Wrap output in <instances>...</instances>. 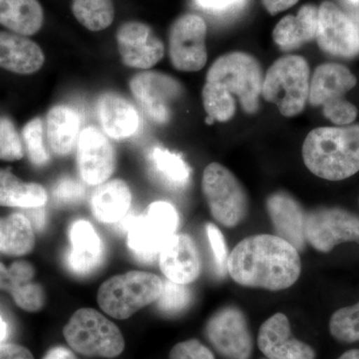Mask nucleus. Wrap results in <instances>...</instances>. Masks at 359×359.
<instances>
[{
  "label": "nucleus",
  "mask_w": 359,
  "mask_h": 359,
  "mask_svg": "<svg viewBox=\"0 0 359 359\" xmlns=\"http://www.w3.org/2000/svg\"><path fill=\"white\" fill-rule=\"evenodd\" d=\"M228 273L243 287L278 292L299 280L301 257L294 245L278 236H250L233 248Z\"/></svg>",
  "instance_id": "f257e3e1"
},
{
  "label": "nucleus",
  "mask_w": 359,
  "mask_h": 359,
  "mask_svg": "<svg viewBox=\"0 0 359 359\" xmlns=\"http://www.w3.org/2000/svg\"><path fill=\"white\" fill-rule=\"evenodd\" d=\"M263 73L256 58L244 52H231L212 63L203 88L207 122H226L235 115L237 96L243 110L254 114L259 109Z\"/></svg>",
  "instance_id": "f03ea898"
},
{
  "label": "nucleus",
  "mask_w": 359,
  "mask_h": 359,
  "mask_svg": "<svg viewBox=\"0 0 359 359\" xmlns=\"http://www.w3.org/2000/svg\"><path fill=\"white\" fill-rule=\"evenodd\" d=\"M306 168L327 181H342L359 172V124L321 127L309 132L302 145Z\"/></svg>",
  "instance_id": "7ed1b4c3"
},
{
  "label": "nucleus",
  "mask_w": 359,
  "mask_h": 359,
  "mask_svg": "<svg viewBox=\"0 0 359 359\" xmlns=\"http://www.w3.org/2000/svg\"><path fill=\"white\" fill-rule=\"evenodd\" d=\"M120 222L127 231V244L134 256L144 263H152L176 235L179 216L173 205L159 201L149 205L145 214L130 215Z\"/></svg>",
  "instance_id": "20e7f679"
},
{
  "label": "nucleus",
  "mask_w": 359,
  "mask_h": 359,
  "mask_svg": "<svg viewBox=\"0 0 359 359\" xmlns=\"http://www.w3.org/2000/svg\"><path fill=\"white\" fill-rule=\"evenodd\" d=\"M164 283L159 276L145 271H129L113 276L101 285L98 304L108 316L126 320L139 309L157 302Z\"/></svg>",
  "instance_id": "39448f33"
},
{
  "label": "nucleus",
  "mask_w": 359,
  "mask_h": 359,
  "mask_svg": "<svg viewBox=\"0 0 359 359\" xmlns=\"http://www.w3.org/2000/svg\"><path fill=\"white\" fill-rule=\"evenodd\" d=\"M309 67L301 56H285L269 67L262 86V96L275 104L285 117L299 115L309 94Z\"/></svg>",
  "instance_id": "423d86ee"
},
{
  "label": "nucleus",
  "mask_w": 359,
  "mask_h": 359,
  "mask_svg": "<svg viewBox=\"0 0 359 359\" xmlns=\"http://www.w3.org/2000/svg\"><path fill=\"white\" fill-rule=\"evenodd\" d=\"M63 334L71 348L83 355L114 358L124 351L119 328L95 309L77 311L63 328Z\"/></svg>",
  "instance_id": "0eeeda50"
},
{
  "label": "nucleus",
  "mask_w": 359,
  "mask_h": 359,
  "mask_svg": "<svg viewBox=\"0 0 359 359\" xmlns=\"http://www.w3.org/2000/svg\"><path fill=\"white\" fill-rule=\"evenodd\" d=\"M358 79L346 66L325 63L316 68L309 84V102L323 106V115L335 125L346 126L358 117V108L346 99Z\"/></svg>",
  "instance_id": "6e6552de"
},
{
  "label": "nucleus",
  "mask_w": 359,
  "mask_h": 359,
  "mask_svg": "<svg viewBox=\"0 0 359 359\" xmlns=\"http://www.w3.org/2000/svg\"><path fill=\"white\" fill-rule=\"evenodd\" d=\"M202 188L212 218L219 224L233 228L244 221L249 199L244 187L228 168L219 163L205 167Z\"/></svg>",
  "instance_id": "1a4fd4ad"
},
{
  "label": "nucleus",
  "mask_w": 359,
  "mask_h": 359,
  "mask_svg": "<svg viewBox=\"0 0 359 359\" xmlns=\"http://www.w3.org/2000/svg\"><path fill=\"white\" fill-rule=\"evenodd\" d=\"M304 237L313 249L330 252L344 243L359 244V217L341 208H320L306 215Z\"/></svg>",
  "instance_id": "9d476101"
},
{
  "label": "nucleus",
  "mask_w": 359,
  "mask_h": 359,
  "mask_svg": "<svg viewBox=\"0 0 359 359\" xmlns=\"http://www.w3.org/2000/svg\"><path fill=\"white\" fill-rule=\"evenodd\" d=\"M205 334L219 355L226 359H250L254 339L245 313L237 306H224L208 320Z\"/></svg>",
  "instance_id": "9b49d317"
},
{
  "label": "nucleus",
  "mask_w": 359,
  "mask_h": 359,
  "mask_svg": "<svg viewBox=\"0 0 359 359\" xmlns=\"http://www.w3.org/2000/svg\"><path fill=\"white\" fill-rule=\"evenodd\" d=\"M207 25L197 14L182 15L171 26L169 55L176 69L196 72L204 68L208 54L205 48Z\"/></svg>",
  "instance_id": "f8f14e48"
},
{
  "label": "nucleus",
  "mask_w": 359,
  "mask_h": 359,
  "mask_svg": "<svg viewBox=\"0 0 359 359\" xmlns=\"http://www.w3.org/2000/svg\"><path fill=\"white\" fill-rule=\"evenodd\" d=\"M129 86L142 110L159 124L169 121L172 105L183 94L178 80L155 71L138 73L130 80Z\"/></svg>",
  "instance_id": "ddd939ff"
},
{
  "label": "nucleus",
  "mask_w": 359,
  "mask_h": 359,
  "mask_svg": "<svg viewBox=\"0 0 359 359\" xmlns=\"http://www.w3.org/2000/svg\"><path fill=\"white\" fill-rule=\"evenodd\" d=\"M316 41L323 51L337 57L351 58L359 53V33L348 15L330 1L318 8Z\"/></svg>",
  "instance_id": "4468645a"
},
{
  "label": "nucleus",
  "mask_w": 359,
  "mask_h": 359,
  "mask_svg": "<svg viewBox=\"0 0 359 359\" xmlns=\"http://www.w3.org/2000/svg\"><path fill=\"white\" fill-rule=\"evenodd\" d=\"M116 41L123 63L130 68L150 69L164 57V43L146 23L125 22L116 33Z\"/></svg>",
  "instance_id": "2eb2a0df"
},
{
  "label": "nucleus",
  "mask_w": 359,
  "mask_h": 359,
  "mask_svg": "<svg viewBox=\"0 0 359 359\" xmlns=\"http://www.w3.org/2000/svg\"><path fill=\"white\" fill-rule=\"evenodd\" d=\"M77 168L84 183L99 186L110 178L114 151L107 137L94 127L84 129L77 142Z\"/></svg>",
  "instance_id": "dca6fc26"
},
{
  "label": "nucleus",
  "mask_w": 359,
  "mask_h": 359,
  "mask_svg": "<svg viewBox=\"0 0 359 359\" xmlns=\"http://www.w3.org/2000/svg\"><path fill=\"white\" fill-rule=\"evenodd\" d=\"M257 346L268 359H316V351L306 342L294 339L289 318L278 313L259 327Z\"/></svg>",
  "instance_id": "f3484780"
},
{
  "label": "nucleus",
  "mask_w": 359,
  "mask_h": 359,
  "mask_svg": "<svg viewBox=\"0 0 359 359\" xmlns=\"http://www.w3.org/2000/svg\"><path fill=\"white\" fill-rule=\"evenodd\" d=\"M160 268L171 282L189 285L199 278L202 261L197 245L186 233L175 235L159 255Z\"/></svg>",
  "instance_id": "a211bd4d"
},
{
  "label": "nucleus",
  "mask_w": 359,
  "mask_h": 359,
  "mask_svg": "<svg viewBox=\"0 0 359 359\" xmlns=\"http://www.w3.org/2000/svg\"><path fill=\"white\" fill-rule=\"evenodd\" d=\"M71 249L66 257V264L73 273L87 276L103 259V245L95 229L89 222L78 219L69 229Z\"/></svg>",
  "instance_id": "6ab92c4d"
},
{
  "label": "nucleus",
  "mask_w": 359,
  "mask_h": 359,
  "mask_svg": "<svg viewBox=\"0 0 359 359\" xmlns=\"http://www.w3.org/2000/svg\"><path fill=\"white\" fill-rule=\"evenodd\" d=\"M266 210L276 236L287 241L301 252L306 247L304 222L306 215L297 200L289 194L278 192L266 200Z\"/></svg>",
  "instance_id": "aec40b11"
},
{
  "label": "nucleus",
  "mask_w": 359,
  "mask_h": 359,
  "mask_svg": "<svg viewBox=\"0 0 359 359\" xmlns=\"http://www.w3.org/2000/svg\"><path fill=\"white\" fill-rule=\"evenodd\" d=\"M45 56L39 44L16 33L0 32V67L29 75L41 69Z\"/></svg>",
  "instance_id": "412c9836"
},
{
  "label": "nucleus",
  "mask_w": 359,
  "mask_h": 359,
  "mask_svg": "<svg viewBox=\"0 0 359 359\" xmlns=\"http://www.w3.org/2000/svg\"><path fill=\"white\" fill-rule=\"evenodd\" d=\"M34 273L27 262H15L9 269L0 263V290L11 292L18 306L27 311H39L44 304L43 290L32 283Z\"/></svg>",
  "instance_id": "4be33fe9"
},
{
  "label": "nucleus",
  "mask_w": 359,
  "mask_h": 359,
  "mask_svg": "<svg viewBox=\"0 0 359 359\" xmlns=\"http://www.w3.org/2000/svg\"><path fill=\"white\" fill-rule=\"evenodd\" d=\"M97 114L104 132L116 140L130 138L139 128V116L134 106L117 94L101 96Z\"/></svg>",
  "instance_id": "5701e85b"
},
{
  "label": "nucleus",
  "mask_w": 359,
  "mask_h": 359,
  "mask_svg": "<svg viewBox=\"0 0 359 359\" xmlns=\"http://www.w3.org/2000/svg\"><path fill=\"white\" fill-rule=\"evenodd\" d=\"M131 202L128 184L120 179L111 180L97 187L92 194V212L101 223H119L126 217Z\"/></svg>",
  "instance_id": "b1692460"
},
{
  "label": "nucleus",
  "mask_w": 359,
  "mask_h": 359,
  "mask_svg": "<svg viewBox=\"0 0 359 359\" xmlns=\"http://www.w3.org/2000/svg\"><path fill=\"white\" fill-rule=\"evenodd\" d=\"M318 26V7L306 4L297 16H285L276 25L273 39L283 50H292L316 39Z\"/></svg>",
  "instance_id": "393cba45"
},
{
  "label": "nucleus",
  "mask_w": 359,
  "mask_h": 359,
  "mask_svg": "<svg viewBox=\"0 0 359 359\" xmlns=\"http://www.w3.org/2000/svg\"><path fill=\"white\" fill-rule=\"evenodd\" d=\"M79 114L66 105H56L46 116V139L52 152L66 156L76 147L80 135Z\"/></svg>",
  "instance_id": "a878e982"
},
{
  "label": "nucleus",
  "mask_w": 359,
  "mask_h": 359,
  "mask_svg": "<svg viewBox=\"0 0 359 359\" xmlns=\"http://www.w3.org/2000/svg\"><path fill=\"white\" fill-rule=\"evenodd\" d=\"M43 21V9L37 0H0V25L16 34H35Z\"/></svg>",
  "instance_id": "bb28decb"
},
{
  "label": "nucleus",
  "mask_w": 359,
  "mask_h": 359,
  "mask_svg": "<svg viewBox=\"0 0 359 359\" xmlns=\"http://www.w3.org/2000/svg\"><path fill=\"white\" fill-rule=\"evenodd\" d=\"M46 202L47 194L43 187L25 183L8 170H0V205L33 209L43 207Z\"/></svg>",
  "instance_id": "cd10ccee"
},
{
  "label": "nucleus",
  "mask_w": 359,
  "mask_h": 359,
  "mask_svg": "<svg viewBox=\"0 0 359 359\" xmlns=\"http://www.w3.org/2000/svg\"><path fill=\"white\" fill-rule=\"evenodd\" d=\"M35 245L33 226L25 215L13 214L0 219V252L9 256H23Z\"/></svg>",
  "instance_id": "c85d7f7f"
},
{
  "label": "nucleus",
  "mask_w": 359,
  "mask_h": 359,
  "mask_svg": "<svg viewBox=\"0 0 359 359\" xmlns=\"http://www.w3.org/2000/svg\"><path fill=\"white\" fill-rule=\"evenodd\" d=\"M149 164L152 174L168 188L179 190L190 182L191 169L185 160L166 149H153L149 155Z\"/></svg>",
  "instance_id": "c756f323"
},
{
  "label": "nucleus",
  "mask_w": 359,
  "mask_h": 359,
  "mask_svg": "<svg viewBox=\"0 0 359 359\" xmlns=\"http://www.w3.org/2000/svg\"><path fill=\"white\" fill-rule=\"evenodd\" d=\"M72 13L78 22L90 32H101L115 18L113 0H73Z\"/></svg>",
  "instance_id": "7c9ffc66"
},
{
  "label": "nucleus",
  "mask_w": 359,
  "mask_h": 359,
  "mask_svg": "<svg viewBox=\"0 0 359 359\" xmlns=\"http://www.w3.org/2000/svg\"><path fill=\"white\" fill-rule=\"evenodd\" d=\"M330 332L340 342L359 341V302L334 311L330 320Z\"/></svg>",
  "instance_id": "2f4dec72"
},
{
  "label": "nucleus",
  "mask_w": 359,
  "mask_h": 359,
  "mask_svg": "<svg viewBox=\"0 0 359 359\" xmlns=\"http://www.w3.org/2000/svg\"><path fill=\"white\" fill-rule=\"evenodd\" d=\"M22 139L30 162L35 166H44L49 161V153L44 144V127L41 118H34L22 130Z\"/></svg>",
  "instance_id": "473e14b6"
},
{
  "label": "nucleus",
  "mask_w": 359,
  "mask_h": 359,
  "mask_svg": "<svg viewBox=\"0 0 359 359\" xmlns=\"http://www.w3.org/2000/svg\"><path fill=\"white\" fill-rule=\"evenodd\" d=\"M191 299V290L187 285L167 280L163 287L162 294L157 299L158 308L168 314L178 313L190 304Z\"/></svg>",
  "instance_id": "72a5a7b5"
},
{
  "label": "nucleus",
  "mask_w": 359,
  "mask_h": 359,
  "mask_svg": "<svg viewBox=\"0 0 359 359\" xmlns=\"http://www.w3.org/2000/svg\"><path fill=\"white\" fill-rule=\"evenodd\" d=\"M23 157V146L13 123L0 117V159L18 161Z\"/></svg>",
  "instance_id": "f704fd0d"
},
{
  "label": "nucleus",
  "mask_w": 359,
  "mask_h": 359,
  "mask_svg": "<svg viewBox=\"0 0 359 359\" xmlns=\"http://www.w3.org/2000/svg\"><path fill=\"white\" fill-rule=\"evenodd\" d=\"M205 229H207L208 238H209L210 245H211L217 273L219 276H224L228 273L229 255L223 233L219 230L218 226L212 224H208Z\"/></svg>",
  "instance_id": "c9c22d12"
},
{
  "label": "nucleus",
  "mask_w": 359,
  "mask_h": 359,
  "mask_svg": "<svg viewBox=\"0 0 359 359\" xmlns=\"http://www.w3.org/2000/svg\"><path fill=\"white\" fill-rule=\"evenodd\" d=\"M85 188L80 182L72 178L59 180L53 189L54 199L61 204H73L83 199Z\"/></svg>",
  "instance_id": "e433bc0d"
},
{
  "label": "nucleus",
  "mask_w": 359,
  "mask_h": 359,
  "mask_svg": "<svg viewBox=\"0 0 359 359\" xmlns=\"http://www.w3.org/2000/svg\"><path fill=\"white\" fill-rule=\"evenodd\" d=\"M169 359H215L212 351L197 339L176 344L170 351Z\"/></svg>",
  "instance_id": "4c0bfd02"
},
{
  "label": "nucleus",
  "mask_w": 359,
  "mask_h": 359,
  "mask_svg": "<svg viewBox=\"0 0 359 359\" xmlns=\"http://www.w3.org/2000/svg\"><path fill=\"white\" fill-rule=\"evenodd\" d=\"M196 4L207 13L223 15L240 11L247 0H196Z\"/></svg>",
  "instance_id": "58836bf2"
},
{
  "label": "nucleus",
  "mask_w": 359,
  "mask_h": 359,
  "mask_svg": "<svg viewBox=\"0 0 359 359\" xmlns=\"http://www.w3.org/2000/svg\"><path fill=\"white\" fill-rule=\"evenodd\" d=\"M0 359H34L25 347L0 342Z\"/></svg>",
  "instance_id": "ea45409f"
},
{
  "label": "nucleus",
  "mask_w": 359,
  "mask_h": 359,
  "mask_svg": "<svg viewBox=\"0 0 359 359\" xmlns=\"http://www.w3.org/2000/svg\"><path fill=\"white\" fill-rule=\"evenodd\" d=\"M299 0H263L264 7L271 15H276V13H282L285 9L290 8Z\"/></svg>",
  "instance_id": "a19ab883"
},
{
  "label": "nucleus",
  "mask_w": 359,
  "mask_h": 359,
  "mask_svg": "<svg viewBox=\"0 0 359 359\" xmlns=\"http://www.w3.org/2000/svg\"><path fill=\"white\" fill-rule=\"evenodd\" d=\"M27 219H29L32 226H34L36 230L41 231L46 224V217H45V212L43 208H33V209H27Z\"/></svg>",
  "instance_id": "79ce46f5"
},
{
  "label": "nucleus",
  "mask_w": 359,
  "mask_h": 359,
  "mask_svg": "<svg viewBox=\"0 0 359 359\" xmlns=\"http://www.w3.org/2000/svg\"><path fill=\"white\" fill-rule=\"evenodd\" d=\"M43 359H77V358L69 349L62 346H56L45 354Z\"/></svg>",
  "instance_id": "37998d69"
},
{
  "label": "nucleus",
  "mask_w": 359,
  "mask_h": 359,
  "mask_svg": "<svg viewBox=\"0 0 359 359\" xmlns=\"http://www.w3.org/2000/svg\"><path fill=\"white\" fill-rule=\"evenodd\" d=\"M8 335V327L2 316H0V342L4 341Z\"/></svg>",
  "instance_id": "c03bdc74"
},
{
  "label": "nucleus",
  "mask_w": 359,
  "mask_h": 359,
  "mask_svg": "<svg viewBox=\"0 0 359 359\" xmlns=\"http://www.w3.org/2000/svg\"><path fill=\"white\" fill-rule=\"evenodd\" d=\"M339 359H359V349H351L340 355Z\"/></svg>",
  "instance_id": "a18cd8bd"
},
{
  "label": "nucleus",
  "mask_w": 359,
  "mask_h": 359,
  "mask_svg": "<svg viewBox=\"0 0 359 359\" xmlns=\"http://www.w3.org/2000/svg\"><path fill=\"white\" fill-rule=\"evenodd\" d=\"M348 16L351 18V20H353V22L354 23V25H355L356 29H358L359 33V11Z\"/></svg>",
  "instance_id": "49530a36"
},
{
  "label": "nucleus",
  "mask_w": 359,
  "mask_h": 359,
  "mask_svg": "<svg viewBox=\"0 0 359 359\" xmlns=\"http://www.w3.org/2000/svg\"><path fill=\"white\" fill-rule=\"evenodd\" d=\"M349 1H351V4H359V0H349Z\"/></svg>",
  "instance_id": "de8ad7c7"
}]
</instances>
